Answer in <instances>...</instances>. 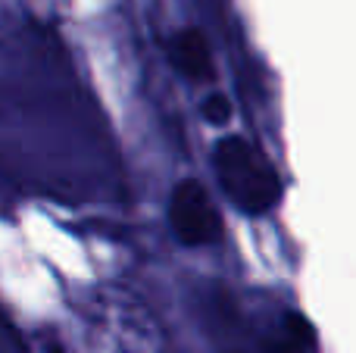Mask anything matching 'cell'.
Masks as SVG:
<instances>
[{
  "label": "cell",
  "mask_w": 356,
  "mask_h": 353,
  "mask_svg": "<svg viewBox=\"0 0 356 353\" xmlns=\"http://www.w3.org/2000/svg\"><path fill=\"white\" fill-rule=\"evenodd\" d=\"M169 222L184 247H207L222 235V222L207 188L197 179H181L169 200Z\"/></svg>",
  "instance_id": "obj_2"
},
{
  "label": "cell",
  "mask_w": 356,
  "mask_h": 353,
  "mask_svg": "<svg viewBox=\"0 0 356 353\" xmlns=\"http://www.w3.org/2000/svg\"><path fill=\"white\" fill-rule=\"evenodd\" d=\"M169 56H172V66L181 75H188L191 81L213 79V56H209V44L197 28L178 31V35L172 38V44H169Z\"/></svg>",
  "instance_id": "obj_3"
},
{
  "label": "cell",
  "mask_w": 356,
  "mask_h": 353,
  "mask_svg": "<svg viewBox=\"0 0 356 353\" xmlns=\"http://www.w3.org/2000/svg\"><path fill=\"white\" fill-rule=\"evenodd\" d=\"M200 113H203V119H207L209 125H228L232 122L234 106H232V100H228L225 94H209V97L203 100Z\"/></svg>",
  "instance_id": "obj_4"
},
{
  "label": "cell",
  "mask_w": 356,
  "mask_h": 353,
  "mask_svg": "<svg viewBox=\"0 0 356 353\" xmlns=\"http://www.w3.org/2000/svg\"><path fill=\"white\" fill-rule=\"evenodd\" d=\"M216 175L228 197L234 200L241 213L259 216L269 213L282 197V179L272 169V163L263 156V150L253 147L247 138H222L216 144Z\"/></svg>",
  "instance_id": "obj_1"
}]
</instances>
